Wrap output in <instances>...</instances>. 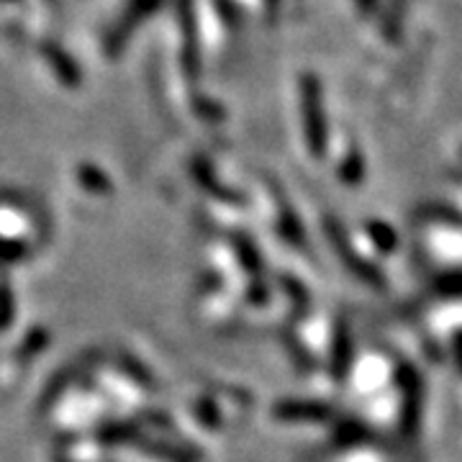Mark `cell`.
<instances>
[{"instance_id": "obj_1", "label": "cell", "mask_w": 462, "mask_h": 462, "mask_svg": "<svg viewBox=\"0 0 462 462\" xmlns=\"http://www.w3.org/2000/svg\"><path fill=\"white\" fill-rule=\"evenodd\" d=\"M300 111H303L306 144L314 157H324L327 142H329V126H327V111H324V93L316 75H303L300 80Z\"/></svg>"}, {"instance_id": "obj_2", "label": "cell", "mask_w": 462, "mask_h": 462, "mask_svg": "<svg viewBox=\"0 0 462 462\" xmlns=\"http://www.w3.org/2000/svg\"><path fill=\"white\" fill-rule=\"evenodd\" d=\"M398 385H401V434L413 439L421 424V403H424V383L411 365H398Z\"/></svg>"}, {"instance_id": "obj_3", "label": "cell", "mask_w": 462, "mask_h": 462, "mask_svg": "<svg viewBox=\"0 0 462 462\" xmlns=\"http://www.w3.org/2000/svg\"><path fill=\"white\" fill-rule=\"evenodd\" d=\"M157 5H160V0H134L132 8L124 14L121 23H118V26L114 29V33L108 36V51L121 50V44H124V42L129 39V33L139 26V21H142V18H147Z\"/></svg>"}, {"instance_id": "obj_4", "label": "cell", "mask_w": 462, "mask_h": 462, "mask_svg": "<svg viewBox=\"0 0 462 462\" xmlns=\"http://www.w3.org/2000/svg\"><path fill=\"white\" fill-rule=\"evenodd\" d=\"M329 236H331V242L337 245V247H342V254L346 257V263L352 264V270L357 273V275H363L365 281L367 282H373V285H385V281H383V275H380L378 270L375 267H370V264L365 263L363 257H357L352 249H349V245H346V236H345V231L339 229L337 224H331L329 221Z\"/></svg>"}, {"instance_id": "obj_5", "label": "cell", "mask_w": 462, "mask_h": 462, "mask_svg": "<svg viewBox=\"0 0 462 462\" xmlns=\"http://www.w3.org/2000/svg\"><path fill=\"white\" fill-rule=\"evenodd\" d=\"M44 54L50 60L51 69L57 72V78L67 85V88H78L80 85V69L72 62V57L65 50H60L57 44H47Z\"/></svg>"}, {"instance_id": "obj_6", "label": "cell", "mask_w": 462, "mask_h": 462, "mask_svg": "<svg viewBox=\"0 0 462 462\" xmlns=\"http://www.w3.org/2000/svg\"><path fill=\"white\" fill-rule=\"evenodd\" d=\"M180 16H182V29H185V65L188 69L199 72V32H196V14H193V5L190 0H180Z\"/></svg>"}, {"instance_id": "obj_7", "label": "cell", "mask_w": 462, "mask_h": 462, "mask_svg": "<svg viewBox=\"0 0 462 462\" xmlns=\"http://www.w3.org/2000/svg\"><path fill=\"white\" fill-rule=\"evenodd\" d=\"M365 175V160L363 154L357 149H352L349 154L345 157V162L339 167V178L346 182V185H357L363 180Z\"/></svg>"}, {"instance_id": "obj_8", "label": "cell", "mask_w": 462, "mask_h": 462, "mask_svg": "<svg viewBox=\"0 0 462 462\" xmlns=\"http://www.w3.org/2000/svg\"><path fill=\"white\" fill-rule=\"evenodd\" d=\"M370 234H373L378 249H383V252H393V247H396V231L391 229L388 224L373 221V224H370Z\"/></svg>"}, {"instance_id": "obj_9", "label": "cell", "mask_w": 462, "mask_h": 462, "mask_svg": "<svg viewBox=\"0 0 462 462\" xmlns=\"http://www.w3.org/2000/svg\"><path fill=\"white\" fill-rule=\"evenodd\" d=\"M398 11H401V3H393L391 5V11H388V21L383 23V33L388 36V42H393L396 44V39H398V33H401V21H398Z\"/></svg>"}, {"instance_id": "obj_10", "label": "cell", "mask_w": 462, "mask_h": 462, "mask_svg": "<svg viewBox=\"0 0 462 462\" xmlns=\"http://www.w3.org/2000/svg\"><path fill=\"white\" fill-rule=\"evenodd\" d=\"M80 178H83L85 188H90V190H106V185H108V180L100 175V170L90 165L80 167Z\"/></svg>"}, {"instance_id": "obj_11", "label": "cell", "mask_w": 462, "mask_h": 462, "mask_svg": "<svg viewBox=\"0 0 462 462\" xmlns=\"http://www.w3.org/2000/svg\"><path fill=\"white\" fill-rule=\"evenodd\" d=\"M439 291L442 293H462V273H449L439 281Z\"/></svg>"}, {"instance_id": "obj_12", "label": "cell", "mask_w": 462, "mask_h": 462, "mask_svg": "<svg viewBox=\"0 0 462 462\" xmlns=\"http://www.w3.org/2000/svg\"><path fill=\"white\" fill-rule=\"evenodd\" d=\"M452 352H455V360H457V367L462 373V331H457L455 339H452Z\"/></svg>"}, {"instance_id": "obj_13", "label": "cell", "mask_w": 462, "mask_h": 462, "mask_svg": "<svg viewBox=\"0 0 462 462\" xmlns=\"http://www.w3.org/2000/svg\"><path fill=\"white\" fill-rule=\"evenodd\" d=\"M378 5H380V0H357V11L365 14V16H370Z\"/></svg>"}]
</instances>
